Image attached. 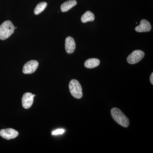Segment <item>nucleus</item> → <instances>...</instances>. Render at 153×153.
<instances>
[{
    "mask_svg": "<svg viewBox=\"0 0 153 153\" xmlns=\"http://www.w3.org/2000/svg\"><path fill=\"white\" fill-rule=\"evenodd\" d=\"M111 114L113 119L119 125L125 128L128 126V118L120 109L117 108H113L111 110Z\"/></svg>",
    "mask_w": 153,
    "mask_h": 153,
    "instance_id": "nucleus-1",
    "label": "nucleus"
},
{
    "mask_svg": "<svg viewBox=\"0 0 153 153\" xmlns=\"http://www.w3.org/2000/svg\"><path fill=\"white\" fill-rule=\"evenodd\" d=\"M15 27L10 21L3 22L0 26V39L4 40L9 38L14 33Z\"/></svg>",
    "mask_w": 153,
    "mask_h": 153,
    "instance_id": "nucleus-2",
    "label": "nucleus"
},
{
    "mask_svg": "<svg viewBox=\"0 0 153 153\" xmlns=\"http://www.w3.org/2000/svg\"><path fill=\"white\" fill-rule=\"evenodd\" d=\"M69 89L71 95L76 99L82 98V88L78 80L75 79H71L69 83Z\"/></svg>",
    "mask_w": 153,
    "mask_h": 153,
    "instance_id": "nucleus-3",
    "label": "nucleus"
},
{
    "mask_svg": "<svg viewBox=\"0 0 153 153\" xmlns=\"http://www.w3.org/2000/svg\"><path fill=\"white\" fill-rule=\"evenodd\" d=\"M144 56V52L141 50H135L128 55L127 58V61L129 64H136L142 60Z\"/></svg>",
    "mask_w": 153,
    "mask_h": 153,
    "instance_id": "nucleus-4",
    "label": "nucleus"
},
{
    "mask_svg": "<svg viewBox=\"0 0 153 153\" xmlns=\"http://www.w3.org/2000/svg\"><path fill=\"white\" fill-rule=\"evenodd\" d=\"M38 65L39 63L37 60H30L24 65L23 68V72L25 74H33L37 70Z\"/></svg>",
    "mask_w": 153,
    "mask_h": 153,
    "instance_id": "nucleus-5",
    "label": "nucleus"
},
{
    "mask_svg": "<svg viewBox=\"0 0 153 153\" xmlns=\"http://www.w3.org/2000/svg\"><path fill=\"white\" fill-rule=\"evenodd\" d=\"M19 132L14 129H4L0 131V135L5 139L10 140L16 138L19 136Z\"/></svg>",
    "mask_w": 153,
    "mask_h": 153,
    "instance_id": "nucleus-6",
    "label": "nucleus"
},
{
    "mask_svg": "<svg viewBox=\"0 0 153 153\" xmlns=\"http://www.w3.org/2000/svg\"><path fill=\"white\" fill-rule=\"evenodd\" d=\"M34 97L32 93L27 92L24 94L22 98V106L23 108L25 109L30 108L33 105Z\"/></svg>",
    "mask_w": 153,
    "mask_h": 153,
    "instance_id": "nucleus-7",
    "label": "nucleus"
},
{
    "mask_svg": "<svg viewBox=\"0 0 153 153\" xmlns=\"http://www.w3.org/2000/svg\"><path fill=\"white\" fill-rule=\"evenodd\" d=\"M152 30V26L150 22L146 19H143L140 22L139 25L135 28V30L138 33H145L150 32Z\"/></svg>",
    "mask_w": 153,
    "mask_h": 153,
    "instance_id": "nucleus-8",
    "label": "nucleus"
},
{
    "mask_svg": "<svg viewBox=\"0 0 153 153\" xmlns=\"http://www.w3.org/2000/svg\"><path fill=\"white\" fill-rule=\"evenodd\" d=\"M76 48L75 41L71 36H68L65 40V49L68 54L73 53Z\"/></svg>",
    "mask_w": 153,
    "mask_h": 153,
    "instance_id": "nucleus-9",
    "label": "nucleus"
},
{
    "mask_svg": "<svg viewBox=\"0 0 153 153\" xmlns=\"http://www.w3.org/2000/svg\"><path fill=\"white\" fill-rule=\"evenodd\" d=\"M77 4L75 0H69L63 3L60 7V10L62 12H66L73 8Z\"/></svg>",
    "mask_w": 153,
    "mask_h": 153,
    "instance_id": "nucleus-10",
    "label": "nucleus"
},
{
    "mask_svg": "<svg viewBox=\"0 0 153 153\" xmlns=\"http://www.w3.org/2000/svg\"><path fill=\"white\" fill-rule=\"evenodd\" d=\"M100 60L97 58H90L88 59L84 63V66L86 68H92L97 67L100 65Z\"/></svg>",
    "mask_w": 153,
    "mask_h": 153,
    "instance_id": "nucleus-11",
    "label": "nucleus"
},
{
    "mask_svg": "<svg viewBox=\"0 0 153 153\" xmlns=\"http://www.w3.org/2000/svg\"><path fill=\"white\" fill-rule=\"evenodd\" d=\"M94 19V15L92 12L89 11H86L85 13L82 15L81 18V22L83 23L89 22H93Z\"/></svg>",
    "mask_w": 153,
    "mask_h": 153,
    "instance_id": "nucleus-12",
    "label": "nucleus"
},
{
    "mask_svg": "<svg viewBox=\"0 0 153 153\" xmlns=\"http://www.w3.org/2000/svg\"><path fill=\"white\" fill-rule=\"evenodd\" d=\"M47 4L45 2H41L39 3L37 5L36 8L34 9V14L36 15H39V14L42 13L43 11L47 7Z\"/></svg>",
    "mask_w": 153,
    "mask_h": 153,
    "instance_id": "nucleus-13",
    "label": "nucleus"
},
{
    "mask_svg": "<svg viewBox=\"0 0 153 153\" xmlns=\"http://www.w3.org/2000/svg\"><path fill=\"white\" fill-rule=\"evenodd\" d=\"M65 131V130L63 129H58L52 132V135H57L61 134H63Z\"/></svg>",
    "mask_w": 153,
    "mask_h": 153,
    "instance_id": "nucleus-14",
    "label": "nucleus"
},
{
    "mask_svg": "<svg viewBox=\"0 0 153 153\" xmlns=\"http://www.w3.org/2000/svg\"><path fill=\"white\" fill-rule=\"evenodd\" d=\"M150 80L151 83L152 85H153V73L151 74L150 77Z\"/></svg>",
    "mask_w": 153,
    "mask_h": 153,
    "instance_id": "nucleus-15",
    "label": "nucleus"
},
{
    "mask_svg": "<svg viewBox=\"0 0 153 153\" xmlns=\"http://www.w3.org/2000/svg\"><path fill=\"white\" fill-rule=\"evenodd\" d=\"M15 29H17V27H15Z\"/></svg>",
    "mask_w": 153,
    "mask_h": 153,
    "instance_id": "nucleus-16",
    "label": "nucleus"
}]
</instances>
